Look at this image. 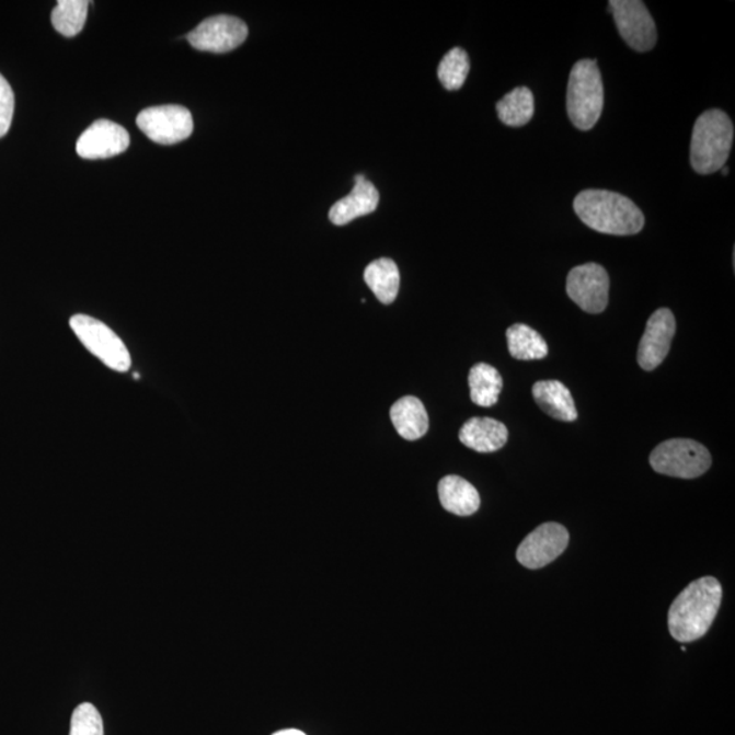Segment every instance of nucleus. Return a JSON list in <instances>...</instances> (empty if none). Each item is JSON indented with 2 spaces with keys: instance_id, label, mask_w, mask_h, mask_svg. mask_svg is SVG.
Listing matches in <instances>:
<instances>
[{
  "instance_id": "nucleus-1",
  "label": "nucleus",
  "mask_w": 735,
  "mask_h": 735,
  "mask_svg": "<svg viewBox=\"0 0 735 735\" xmlns=\"http://www.w3.org/2000/svg\"><path fill=\"white\" fill-rule=\"evenodd\" d=\"M722 602V586L705 576L690 583L669 610V631L677 642L699 641L709 632Z\"/></svg>"
},
{
  "instance_id": "nucleus-2",
  "label": "nucleus",
  "mask_w": 735,
  "mask_h": 735,
  "mask_svg": "<svg viewBox=\"0 0 735 735\" xmlns=\"http://www.w3.org/2000/svg\"><path fill=\"white\" fill-rule=\"evenodd\" d=\"M576 216L599 233L631 236L641 232L645 218L627 196L606 190H585L574 200Z\"/></svg>"
},
{
  "instance_id": "nucleus-3",
  "label": "nucleus",
  "mask_w": 735,
  "mask_h": 735,
  "mask_svg": "<svg viewBox=\"0 0 735 735\" xmlns=\"http://www.w3.org/2000/svg\"><path fill=\"white\" fill-rule=\"evenodd\" d=\"M734 139L731 117L721 110L705 111L696 120L690 142V164L700 175H711L726 166Z\"/></svg>"
},
{
  "instance_id": "nucleus-4",
  "label": "nucleus",
  "mask_w": 735,
  "mask_h": 735,
  "mask_svg": "<svg viewBox=\"0 0 735 735\" xmlns=\"http://www.w3.org/2000/svg\"><path fill=\"white\" fill-rule=\"evenodd\" d=\"M604 110V83L596 60L582 59L572 67L566 91V111L577 130L597 125Z\"/></svg>"
},
{
  "instance_id": "nucleus-5",
  "label": "nucleus",
  "mask_w": 735,
  "mask_h": 735,
  "mask_svg": "<svg viewBox=\"0 0 735 735\" xmlns=\"http://www.w3.org/2000/svg\"><path fill=\"white\" fill-rule=\"evenodd\" d=\"M711 453L703 445L690 439H671L661 443L650 456L656 473L693 480L711 468Z\"/></svg>"
},
{
  "instance_id": "nucleus-6",
  "label": "nucleus",
  "mask_w": 735,
  "mask_h": 735,
  "mask_svg": "<svg viewBox=\"0 0 735 735\" xmlns=\"http://www.w3.org/2000/svg\"><path fill=\"white\" fill-rule=\"evenodd\" d=\"M70 328L81 344L106 367L116 372H127L130 369V352L108 325L92 317L76 315L70 319Z\"/></svg>"
},
{
  "instance_id": "nucleus-7",
  "label": "nucleus",
  "mask_w": 735,
  "mask_h": 735,
  "mask_svg": "<svg viewBox=\"0 0 735 735\" xmlns=\"http://www.w3.org/2000/svg\"><path fill=\"white\" fill-rule=\"evenodd\" d=\"M137 125L146 137L160 145H175L194 131L193 115L181 105L151 106L140 112Z\"/></svg>"
},
{
  "instance_id": "nucleus-8",
  "label": "nucleus",
  "mask_w": 735,
  "mask_h": 735,
  "mask_svg": "<svg viewBox=\"0 0 735 735\" xmlns=\"http://www.w3.org/2000/svg\"><path fill=\"white\" fill-rule=\"evenodd\" d=\"M609 11L628 46L638 53H648L655 47L658 41L655 22L641 0H611Z\"/></svg>"
},
{
  "instance_id": "nucleus-9",
  "label": "nucleus",
  "mask_w": 735,
  "mask_h": 735,
  "mask_svg": "<svg viewBox=\"0 0 735 735\" xmlns=\"http://www.w3.org/2000/svg\"><path fill=\"white\" fill-rule=\"evenodd\" d=\"M610 279L608 272L597 263L572 268L566 278V295L588 313H600L609 301Z\"/></svg>"
},
{
  "instance_id": "nucleus-10",
  "label": "nucleus",
  "mask_w": 735,
  "mask_h": 735,
  "mask_svg": "<svg viewBox=\"0 0 735 735\" xmlns=\"http://www.w3.org/2000/svg\"><path fill=\"white\" fill-rule=\"evenodd\" d=\"M249 36V27L232 15H216L205 20L187 35L194 48L205 53L226 54L238 48Z\"/></svg>"
},
{
  "instance_id": "nucleus-11",
  "label": "nucleus",
  "mask_w": 735,
  "mask_h": 735,
  "mask_svg": "<svg viewBox=\"0 0 735 735\" xmlns=\"http://www.w3.org/2000/svg\"><path fill=\"white\" fill-rule=\"evenodd\" d=\"M569 530L564 526L549 521L537 527L521 541L516 559L526 569L540 570L560 558L569 547Z\"/></svg>"
},
{
  "instance_id": "nucleus-12",
  "label": "nucleus",
  "mask_w": 735,
  "mask_h": 735,
  "mask_svg": "<svg viewBox=\"0 0 735 735\" xmlns=\"http://www.w3.org/2000/svg\"><path fill=\"white\" fill-rule=\"evenodd\" d=\"M676 329V318L669 308H659L655 311L645 325L641 345H639V366L644 370L658 368L669 355Z\"/></svg>"
},
{
  "instance_id": "nucleus-13",
  "label": "nucleus",
  "mask_w": 735,
  "mask_h": 735,
  "mask_svg": "<svg viewBox=\"0 0 735 735\" xmlns=\"http://www.w3.org/2000/svg\"><path fill=\"white\" fill-rule=\"evenodd\" d=\"M130 146V136L117 123L94 122L77 142V153L87 160L110 159L119 156Z\"/></svg>"
},
{
  "instance_id": "nucleus-14",
  "label": "nucleus",
  "mask_w": 735,
  "mask_h": 735,
  "mask_svg": "<svg viewBox=\"0 0 735 735\" xmlns=\"http://www.w3.org/2000/svg\"><path fill=\"white\" fill-rule=\"evenodd\" d=\"M355 183L352 193L335 202L330 209L329 218L334 226H346L356 218L368 216L378 209L380 195L375 185L363 175H357Z\"/></svg>"
},
{
  "instance_id": "nucleus-15",
  "label": "nucleus",
  "mask_w": 735,
  "mask_h": 735,
  "mask_svg": "<svg viewBox=\"0 0 735 735\" xmlns=\"http://www.w3.org/2000/svg\"><path fill=\"white\" fill-rule=\"evenodd\" d=\"M459 440L471 450L491 453L506 446L508 429L501 421L474 417L466 421L460 428Z\"/></svg>"
},
{
  "instance_id": "nucleus-16",
  "label": "nucleus",
  "mask_w": 735,
  "mask_h": 735,
  "mask_svg": "<svg viewBox=\"0 0 735 735\" xmlns=\"http://www.w3.org/2000/svg\"><path fill=\"white\" fill-rule=\"evenodd\" d=\"M532 397L543 413L552 418L572 423L577 420L574 398L559 380H541L532 386Z\"/></svg>"
},
{
  "instance_id": "nucleus-17",
  "label": "nucleus",
  "mask_w": 735,
  "mask_h": 735,
  "mask_svg": "<svg viewBox=\"0 0 735 735\" xmlns=\"http://www.w3.org/2000/svg\"><path fill=\"white\" fill-rule=\"evenodd\" d=\"M392 425L398 435L409 441L421 439L429 429V417L423 402L415 397H403L392 405Z\"/></svg>"
},
{
  "instance_id": "nucleus-18",
  "label": "nucleus",
  "mask_w": 735,
  "mask_h": 735,
  "mask_svg": "<svg viewBox=\"0 0 735 735\" xmlns=\"http://www.w3.org/2000/svg\"><path fill=\"white\" fill-rule=\"evenodd\" d=\"M439 498L443 508L458 516L473 515L481 506L479 491L458 475H447L439 482Z\"/></svg>"
},
{
  "instance_id": "nucleus-19",
  "label": "nucleus",
  "mask_w": 735,
  "mask_h": 735,
  "mask_svg": "<svg viewBox=\"0 0 735 735\" xmlns=\"http://www.w3.org/2000/svg\"><path fill=\"white\" fill-rule=\"evenodd\" d=\"M364 279L380 302L389 306L395 301L400 291L401 276L394 261L381 257L369 263L364 272Z\"/></svg>"
},
{
  "instance_id": "nucleus-20",
  "label": "nucleus",
  "mask_w": 735,
  "mask_h": 735,
  "mask_svg": "<svg viewBox=\"0 0 735 735\" xmlns=\"http://www.w3.org/2000/svg\"><path fill=\"white\" fill-rule=\"evenodd\" d=\"M469 387L471 401L481 407L496 405L503 390V378L490 364H475L470 369Z\"/></svg>"
},
{
  "instance_id": "nucleus-21",
  "label": "nucleus",
  "mask_w": 735,
  "mask_h": 735,
  "mask_svg": "<svg viewBox=\"0 0 735 735\" xmlns=\"http://www.w3.org/2000/svg\"><path fill=\"white\" fill-rule=\"evenodd\" d=\"M509 355L516 360H541L548 356V344L530 325L514 324L507 330Z\"/></svg>"
},
{
  "instance_id": "nucleus-22",
  "label": "nucleus",
  "mask_w": 735,
  "mask_h": 735,
  "mask_svg": "<svg viewBox=\"0 0 735 735\" xmlns=\"http://www.w3.org/2000/svg\"><path fill=\"white\" fill-rule=\"evenodd\" d=\"M496 110L498 119L504 125L509 127L525 126L535 116V94L531 93L529 88H516L498 101Z\"/></svg>"
},
{
  "instance_id": "nucleus-23",
  "label": "nucleus",
  "mask_w": 735,
  "mask_h": 735,
  "mask_svg": "<svg viewBox=\"0 0 735 735\" xmlns=\"http://www.w3.org/2000/svg\"><path fill=\"white\" fill-rule=\"evenodd\" d=\"M89 4L87 0H60L50 16L55 30L66 37L77 36L85 26Z\"/></svg>"
},
{
  "instance_id": "nucleus-24",
  "label": "nucleus",
  "mask_w": 735,
  "mask_h": 735,
  "mask_svg": "<svg viewBox=\"0 0 735 735\" xmlns=\"http://www.w3.org/2000/svg\"><path fill=\"white\" fill-rule=\"evenodd\" d=\"M470 71L469 55L462 48H452L441 59L437 77L447 91H459L466 82Z\"/></svg>"
},
{
  "instance_id": "nucleus-25",
  "label": "nucleus",
  "mask_w": 735,
  "mask_h": 735,
  "mask_svg": "<svg viewBox=\"0 0 735 735\" xmlns=\"http://www.w3.org/2000/svg\"><path fill=\"white\" fill-rule=\"evenodd\" d=\"M70 735H104L103 720L91 703H82L72 712Z\"/></svg>"
},
{
  "instance_id": "nucleus-26",
  "label": "nucleus",
  "mask_w": 735,
  "mask_h": 735,
  "mask_svg": "<svg viewBox=\"0 0 735 735\" xmlns=\"http://www.w3.org/2000/svg\"><path fill=\"white\" fill-rule=\"evenodd\" d=\"M14 93L10 83L0 74V138L9 133L14 115Z\"/></svg>"
},
{
  "instance_id": "nucleus-27",
  "label": "nucleus",
  "mask_w": 735,
  "mask_h": 735,
  "mask_svg": "<svg viewBox=\"0 0 735 735\" xmlns=\"http://www.w3.org/2000/svg\"><path fill=\"white\" fill-rule=\"evenodd\" d=\"M273 735H307V734L300 731H296V728H288V731H280L274 733Z\"/></svg>"
},
{
  "instance_id": "nucleus-28",
  "label": "nucleus",
  "mask_w": 735,
  "mask_h": 735,
  "mask_svg": "<svg viewBox=\"0 0 735 735\" xmlns=\"http://www.w3.org/2000/svg\"><path fill=\"white\" fill-rule=\"evenodd\" d=\"M721 171H722L723 175L726 176L727 173H728V168H727V166H723Z\"/></svg>"
}]
</instances>
